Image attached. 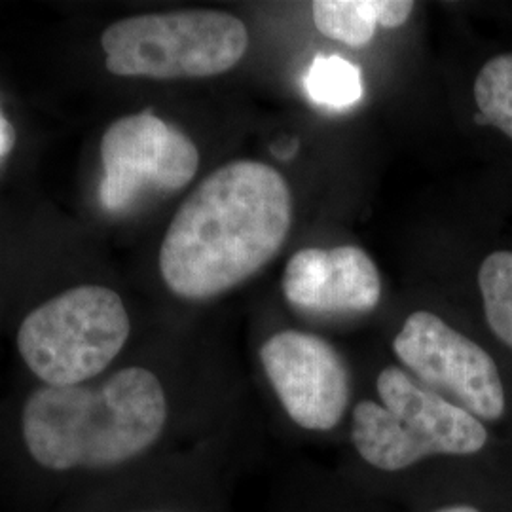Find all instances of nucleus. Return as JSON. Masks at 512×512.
<instances>
[{
    "mask_svg": "<svg viewBox=\"0 0 512 512\" xmlns=\"http://www.w3.org/2000/svg\"><path fill=\"white\" fill-rule=\"evenodd\" d=\"M293 226V194L270 165L239 160L205 177L165 232L160 272L171 293L207 300L260 272Z\"/></svg>",
    "mask_w": 512,
    "mask_h": 512,
    "instance_id": "f257e3e1",
    "label": "nucleus"
},
{
    "mask_svg": "<svg viewBox=\"0 0 512 512\" xmlns=\"http://www.w3.org/2000/svg\"><path fill=\"white\" fill-rule=\"evenodd\" d=\"M165 420L160 380L129 366L101 384L38 389L23 406L21 429L31 458L44 469H105L147 452Z\"/></svg>",
    "mask_w": 512,
    "mask_h": 512,
    "instance_id": "f03ea898",
    "label": "nucleus"
},
{
    "mask_svg": "<svg viewBox=\"0 0 512 512\" xmlns=\"http://www.w3.org/2000/svg\"><path fill=\"white\" fill-rule=\"evenodd\" d=\"M101 46L116 76L209 78L238 65L249 48V31L226 12L177 10L116 21Z\"/></svg>",
    "mask_w": 512,
    "mask_h": 512,
    "instance_id": "7ed1b4c3",
    "label": "nucleus"
},
{
    "mask_svg": "<svg viewBox=\"0 0 512 512\" xmlns=\"http://www.w3.org/2000/svg\"><path fill=\"white\" fill-rule=\"evenodd\" d=\"M118 293L82 285L31 311L18 332L19 355L46 385H78L114 361L129 338Z\"/></svg>",
    "mask_w": 512,
    "mask_h": 512,
    "instance_id": "20e7f679",
    "label": "nucleus"
},
{
    "mask_svg": "<svg viewBox=\"0 0 512 512\" xmlns=\"http://www.w3.org/2000/svg\"><path fill=\"white\" fill-rule=\"evenodd\" d=\"M103 207L128 213L148 198L183 190L200 167V152L181 129L152 112L110 124L101 141Z\"/></svg>",
    "mask_w": 512,
    "mask_h": 512,
    "instance_id": "39448f33",
    "label": "nucleus"
},
{
    "mask_svg": "<svg viewBox=\"0 0 512 512\" xmlns=\"http://www.w3.org/2000/svg\"><path fill=\"white\" fill-rule=\"evenodd\" d=\"M393 351L421 384L450 395L478 420L495 421L505 414V387L494 359L439 315H408Z\"/></svg>",
    "mask_w": 512,
    "mask_h": 512,
    "instance_id": "423d86ee",
    "label": "nucleus"
},
{
    "mask_svg": "<svg viewBox=\"0 0 512 512\" xmlns=\"http://www.w3.org/2000/svg\"><path fill=\"white\" fill-rule=\"evenodd\" d=\"M260 361L289 418L308 431L334 429L348 410L349 368L325 338L281 330L262 349Z\"/></svg>",
    "mask_w": 512,
    "mask_h": 512,
    "instance_id": "0eeeda50",
    "label": "nucleus"
},
{
    "mask_svg": "<svg viewBox=\"0 0 512 512\" xmlns=\"http://www.w3.org/2000/svg\"><path fill=\"white\" fill-rule=\"evenodd\" d=\"M378 395L429 456H473L486 442L482 421L397 366L378 374Z\"/></svg>",
    "mask_w": 512,
    "mask_h": 512,
    "instance_id": "6e6552de",
    "label": "nucleus"
},
{
    "mask_svg": "<svg viewBox=\"0 0 512 512\" xmlns=\"http://www.w3.org/2000/svg\"><path fill=\"white\" fill-rule=\"evenodd\" d=\"M351 439L368 465L385 473L404 471L429 452L384 404L363 401L353 408Z\"/></svg>",
    "mask_w": 512,
    "mask_h": 512,
    "instance_id": "1a4fd4ad",
    "label": "nucleus"
},
{
    "mask_svg": "<svg viewBox=\"0 0 512 512\" xmlns=\"http://www.w3.org/2000/svg\"><path fill=\"white\" fill-rule=\"evenodd\" d=\"M414 8L410 0H317L311 4L317 31L351 48L366 46L376 27H401Z\"/></svg>",
    "mask_w": 512,
    "mask_h": 512,
    "instance_id": "9d476101",
    "label": "nucleus"
},
{
    "mask_svg": "<svg viewBox=\"0 0 512 512\" xmlns=\"http://www.w3.org/2000/svg\"><path fill=\"white\" fill-rule=\"evenodd\" d=\"M382 296V279L363 249L342 245L329 249L319 313H365Z\"/></svg>",
    "mask_w": 512,
    "mask_h": 512,
    "instance_id": "9b49d317",
    "label": "nucleus"
},
{
    "mask_svg": "<svg viewBox=\"0 0 512 512\" xmlns=\"http://www.w3.org/2000/svg\"><path fill=\"white\" fill-rule=\"evenodd\" d=\"M306 92L321 107L349 109L365 93L363 76L357 65L340 55H317L306 74Z\"/></svg>",
    "mask_w": 512,
    "mask_h": 512,
    "instance_id": "f8f14e48",
    "label": "nucleus"
},
{
    "mask_svg": "<svg viewBox=\"0 0 512 512\" xmlns=\"http://www.w3.org/2000/svg\"><path fill=\"white\" fill-rule=\"evenodd\" d=\"M488 327L512 349V251H495L478 272Z\"/></svg>",
    "mask_w": 512,
    "mask_h": 512,
    "instance_id": "ddd939ff",
    "label": "nucleus"
},
{
    "mask_svg": "<svg viewBox=\"0 0 512 512\" xmlns=\"http://www.w3.org/2000/svg\"><path fill=\"white\" fill-rule=\"evenodd\" d=\"M476 122L490 124L512 139V54L492 57L476 76Z\"/></svg>",
    "mask_w": 512,
    "mask_h": 512,
    "instance_id": "4468645a",
    "label": "nucleus"
},
{
    "mask_svg": "<svg viewBox=\"0 0 512 512\" xmlns=\"http://www.w3.org/2000/svg\"><path fill=\"white\" fill-rule=\"evenodd\" d=\"M327 262V249H302L289 260L283 274V294L293 308L308 313L321 311Z\"/></svg>",
    "mask_w": 512,
    "mask_h": 512,
    "instance_id": "2eb2a0df",
    "label": "nucleus"
},
{
    "mask_svg": "<svg viewBox=\"0 0 512 512\" xmlns=\"http://www.w3.org/2000/svg\"><path fill=\"white\" fill-rule=\"evenodd\" d=\"M14 145V131L12 126L0 116V158Z\"/></svg>",
    "mask_w": 512,
    "mask_h": 512,
    "instance_id": "dca6fc26",
    "label": "nucleus"
},
{
    "mask_svg": "<svg viewBox=\"0 0 512 512\" xmlns=\"http://www.w3.org/2000/svg\"><path fill=\"white\" fill-rule=\"evenodd\" d=\"M435 512H480L475 507H469V505H452V507H444Z\"/></svg>",
    "mask_w": 512,
    "mask_h": 512,
    "instance_id": "f3484780",
    "label": "nucleus"
}]
</instances>
